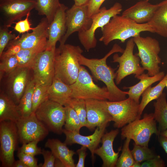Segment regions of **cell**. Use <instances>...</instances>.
Segmentation results:
<instances>
[{"label":"cell","instance_id":"8fae6325","mask_svg":"<svg viewBox=\"0 0 167 167\" xmlns=\"http://www.w3.org/2000/svg\"><path fill=\"white\" fill-rule=\"evenodd\" d=\"M108 111L114 122V127L119 128L135 120L140 119L139 103L128 97L117 101H106Z\"/></svg>","mask_w":167,"mask_h":167},{"label":"cell","instance_id":"7dc6e473","mask_svg":"<svg viewBox=\"0 0 167 167\" xmlns=\"http://www.w3.org/2000/svg\"><path fill=\"white\" fill-rule=\"evenodd\" d=\"M87 148L82 146L81 148L77 150V152L79 156V160L76 165V167H84L85 158L87 155L86 151Z\"/></svg>","mask_w":167,"mask_h":167},{"label":"cell","instance_id":"d590c367","mask_svg":"<svg viewBox=\"0 0 167 167\" xmlns=\"http://www.w3.org/2000/svg\"><path fill=\"white\" fill-rule=\"evenodd\" d=\"M68 105L71 106L76 113L82 127H86L87 125V112L85 100L71 98Z\"/></svg>","mask_w":167,"mask_h":167},{"label":"cell","instance_id":"9a60e30c","mask_svg":"<svg viewBox=\"0 0 167 167\" xmlns=\"http://www.w3.org/2000/svg\"><path fill=\"white\" fill-rule=\"evenodd\" d=\"M19 139L22 144L34 140L40 141L48 135L49 130L32 113L29 117L21 118L16 123Z\"/></svg>","mask_w":167,"mask_h":167},{"label":"cell","instance_id":"277c9868","mask_svg":"<svg viewBox=\"0 0 167 167\" xmlns=\"http://www.w3.org/2000/svg\"><path fill=\"white\" fill-rule=\"evenodd\" d=\"M122 139L128 138L137 145L148 146L153 134L159 135L153 113H145L143 118L138 119L123 127L121 130Z\"/></svg>","mask_w":167,"mask_h":167},{"label":"cell","instance_id":"bcb514c9","mask_svg":"<svg viewBox=\"0 0 167 167\" xmlns=\"http://www.w3.org/2000/svg\"><path fill=\"white\" fill-rule=\"evenodd\" d=\"M165 162L159 155H156L154 157L141 163V167H164Z\"/></svg>","mask_w":167,"mask_h":167},{"label":"cell","instance_id":"7a4b0ae2","mask_svg":"<svg viewBox=\"0 0 167 167\" xmlns=\"http://www.w3.org/2000/svg\"><path fill=\"white\" fill-rule=\"evenodd\" d=\"M83 50L79 46L65 44L56 48L54 55V77L70 85L77 79L81 65L79 56Z\"/></svg>","mask_w":167,"mask_h":167},{"label":"cell","instance_id":"44dd1931","mask_svg":"<svg viewBox=\"0 0 167 167\" xmlns=\"http://www.w3.org/2000/svg\"><path fill=\"white\" fill-rule=\"evenodd\" d=\"M119 132L118 130L116 129L104 134L101 139V146L96 148L94 152L95 154L98 156L102 160V167L116 166L121 148L118 152H115L113 143Z\"/></svg>","mask_w":167,"mask_h":167},{"label":"cell","instance_id":"d4e9b609","mask_svg":"<svg viewBox=\"0 0 167 167\" xmlns=\"http://www.w3.org/2000/svg\"><path fill=\"white\" fill-rule=\"evenodd\" d=\"M165 76L164 71H160L153 76H150L147 73H143L137 78L140 80L138 83L125 88L129 89L128 91V97L139 103L140 97L144 91L153 84L161 80Z\"/></svg>","mask_w":167,"mask_h":167},{"label":"cell","instance_id":"74e56055","mask_svg":"<svg viewBox=\"0 0 167 167\" xmlns=\"http://www.w3.org/2000/svg\"><path fill=\"white\" fill-rule=\"evenodd\" d=\"M0 79L6 74L12 71L18 67V62L16 55L1 58Z\"/></svg>","mask_w":167,"mask_h":167},{"label":"cell","instance_id":"f5cc1de1","mask_svg":"<svg viewBox=\"0 0 167 167\" xmlns=\"http://www.w3.org/2000/svg\"><path fill=\"white\" fill-rule=\"evenodd\" d=\"M141 165V163L135 161L131 167H140Z\"/></svg>","mask_w":167,"mask_h":167},{"label":"cell","instance_id":"7bdbcfd3","mask_svg":"<svg viewBox=\"0 0 167 167\" xmlns=\"http://www.w3.org/2000/svg\"><path fill=\"white\" fill-rule=\"evenodd\" d=\"M17 156L27 167H38L37 160L34 156L18 151Z\"/></svg>","mask_w":167,"mask_h":167},{"label":"cell","instance_id":"7c38bea8","mask_svg":"<svg viewBox=\"0 0 167 167\" xmlns=\"http://www.w3.org/2000/svg\"><path fill=\"white\" fill-rule=\"evenodd\" d=\"M55 50H45L36 56L31 67L36 84L45 86L51 84L54 77Z\"/></svg>","mask_w":167,"mask_h":167},{"label":"cell","instance_id":"8992f818","mask_svg":"<svg viewBox=\"0 0 167 167\" xmlns=\"http://www.w3.org/2000/svg\"><path fill=\"white\" fill-rule=\"evenodd\" d=\"M71 97L85 100H109V94L106 87H100L93 82L91 76L83 66H81L78 77L70 85Z\"/></svg>","mask_w":167,"mask_h":167},{"label":"cell","instance_id":"ee69618b","mask_svg":"<svg viewBox=\"0 0 167 167\" xmlns=\"http://www.w3.org/2000/svg\"><path fill=\"white\" fill-rule=\"evenodd\" d=\"M105 0H90L88 5V15L91 17L97 13L101 8V6Z\"/></svg>","mask_w":167,"mask_h":167},{"label":"cell","instance_id":"ac0fdd59","mask_svg":"<svg viewBox=\"0 0 167 167\" xmlns=\"http://www.w3.org/2000/svg\"><path fill=\"white\" fill-rule=\"evenodd\" d=\"M106 101L89 99L85 100L87 112L86 127L92 131L97 127L108 125L113 121L107 108Z\"/></svg>","mask_w":167,"mask_h":167},{"label":"cell","instance_id":"d6a6232c","mask_svg":"<svg viewBox=\"0 0 167 167\" xmlns=\"http://www.w3.org/2000/svg\"><path fill=\"white\" fill-rule=\"evenodd\" d=\"M41 52L34 49H21L16 55L18 62V67L31 68L35 58Z\"/></svg>","mask_w":167,"mask_h":167},{"label":"cell","instance_id":"f6af8a7d","mask_svg":"<svg viewBox=\"0 0 167 167\" xmlns=\"http://www.w3.org/2000/svg\"><path fill=\"white\" fill-rule=\"evenodd\" d=\"M41 154L44 159V162L41 167H54L56 158L52 152L51 151L43 149Z\"/></svg>","mask_w":167,"mask_h":167},{"label":"cell","instance_id":"f1b7e54d","mask_svg":"<svg viewBox=\"0 0 167 167\" xmlns=\"http://www.w3.org/2000/svg\"><path fill=\"white\" fill-rule=\"evenodd\" d=\"M167 81V73L158 84L153 87H149L143 93L139 109L140 116L147 105L152 101L156 100L162 94Z\"/></svg>","mask_w":167,"mask_h":167},{"label":"cell","instance_id":"e575fe53","mask_svg":"<svg viewBox=\"0 0 167 167\" xmlns=\"http://www.w3.org/2000/svg\"><path fill=\"white\" fill-rule=\"evenodd\" d=\"M49 86H45L36 84L32 97V111L35 113L38 107L48 99Z\"/></svg>","mask_w":167,"mask_h":167},{"label":"cell","instance_id":"4dcf8cb0","mask_svg":"<svg viewBox=\"0 0 167 167\" xmlns=\"http://www.w3.org/2000/svg\"><path fill=\"white\" fill-rule=\"evenodd\" d=\"M61 4L59 0H36L35 9L38 15L45 16L49 24Z\"/></svg>","mask_w":167,"mask_h":167},{"label":"cell","instance_id":"ab89813d","mask_svg":"<svg viewBox=\"0 0 167 167\" xmlns=\"http://www.w3.org/2000/svg\"><path fill=\"white\" fill-rule=\"evenodd\" d=\"M39 142L38 140H34L23 144L18 151L34 156L41 154L42 150L37 146Z\"/></svg>","mask_w":167,"mask_h":167},{"label":"cell","instance_id":"30bf717a","mask_svg":"<svg viewBox=\"0 0 167 167\" xmlns=\"http://www.w3.org/2000/svg\"><path fill=\"white\" fill-rule=\"evenodd\" d=\"M19 136L16 123L9 121L0 122V160L1 166L12 167L14 153Z\"/></svg>","mask_w":167,"mask_h":167},{"label":"cell","instance_id":"6f0895ef","mask_svg":"<svg viewBox=\"0 0 167 167\" xmlns=\"http://www.w3.org/2000/svg\"><path fill=\"white\" fill-rule=\"evenodd\" d=\"M126 1H128V0H126Z\"/></svg>","mask_w":167,"mask_h":167},{"label":"cell","instance_id":"f546056e","mask_svg":"<svg viewBox=\"0 0 167 167\" xmlns=\"http://www.w3.org/2000/svg\"><path fill=\"white\" fill-rule=\"evenodd\" d=\"M166 96V93L163 92L160 97L156 100V101L153 104L154 107L153 114L155 120L159 123L158 131L159 135L160 132L167 129V101Z\"/></svg>","mask_w":167,"mask_h":167},{"label":"cell","instance_id":"8d00e7d4","mask_svg":"<svg viewBox=\"0 0 167 167\" xmlns=\"http://www.w3.org/2000/svg\"><path fill=\"white\" fill-rule=\"evenodd\" d=\"M131 139L126 138L122 149V152L118 158L116 167H131L135 161L132 156L129 145Z\"/></svg>","mask_w":167,"mask_h":167},{"label":"cell","instance_id":"f907efd6","mask_svg":"<svg viewBox=\"0 0 167 167\" xmlns=\"http://www.w3.org/2000/svg\"><path fill=\"white\" fill-rule=\"evenodd\" d=\"M12 167H27V166L23 161L19 159L16 161H15Z\"/></svg>","mask_w":167,"mask_h":167},{"label":"cell","instance_id":"db71d44e","mask_svg":"<svg viewBox=\"0 0 167 167\" xmlns=\"http://www.w3.org/2000/svg\"><path fill=\"white\" fill-rule=\"evenodd\" d=\"M159 135H160L167 138V129L160 132Z\"/></svg>","mask_w":167,"mask_h":167},{"label":"cell","instance_id":"d6986e66","mask_svg":"<svg viewBox=\"0 0 167 167\" xmlns=\"http://www.w3.org/2000/svg\"><path fill=\"white\" fill-rule=\"evenodd\" d=\"M107 125L97 127L91 135L84 136L79 133L67 131L63 129V133L66 136L64 142L67 145L78 144L86 147L91 153L92 163L95 160L94 152L101 142V138L104 134Z\"/></svg>","mask_w":167,"mask_h":167},{"label":"cell","instance_id":"2e32d148","mask_svg":"<svg viewBox=\"0 0 167 167\" xmlns=\"http://www.w3.org/2000/svg\"><path fill=\"white\" fill-rule=\"evenodd\" d=\"M66 16L67 31L59 42V46L65 44L68 37L75 32L79 33L89 29L92 22V18L88 15V5L74 4L66 10Z\"/></svg>","mask_w":167,"mask_h":167},{"label":"cell","instance_id":"ba28073f","mask_svg":"<svg viewBox=\"0 0 167 167\" xmlns=\"http://www.w3.org/2000/svg\"><path fill=\"white\" fill-rule=\"evenodd\" d=\"M135 44L133 38L126 42V47L122 55L119 56L116 53L113 57V62L119 64L115 79L116 84H119L122 80L127 76L134 74L137 78L144 73V69L141 66L140 59L136 54H134Z\"/></svg>","mask_w":167,"mask_h":167},{"label":"cell","instance_id":"1f68e13d","mask_svg":"<svg viewBox=\"0 0 167 167\" xmlns=\"http://www.w3.org/2000/svg\"><path fill=\"white\" fill-rule=\"evenodd\" d=\"M64 106L65 109V129L67 131L79 133L82 126L76 113L70 105H67Z\"/></svg>","mask_w":167,"mask_h":167},{"label":"cell","instance_id":"4fadbf2b","mask_svg":"<svg viewBox=\"0 0 167 167\" xmlns=\"http://www.w3.org/2000/svg\"><path fill=\"white\" fill-rule=\"evenodd\" d=\"M36 0H0V11L3 25L11 26L35 9Z\"/></svg>","mask_w":167,"mask_h":167},{"label":"cell","instance_id":"11a10c76","mask_svg":"<svg viewBox=\"0 0 167 167\" xmlns=\"http://www.w3.org/2000/svg\"><path fill=\"white\" fill-rule=\"evenodd\" d=\"M165 87L167 88V81L166 82V84H165Z\"/></svg>","mask_w":167,"mask_h":167},{"label":"cell","instance_id":"681fc988","mask_svg":"<svg viewBox=\"0 0 167 167\" xmlns=\"http://www.w3.org/2000/svg\"><path fill=\"white\" fill-rule=\"evenodd\" d=\"M74 4L77 6L88 5L90 0H74Z\"/></svg>","mask_w":167,"mask_h":167},{"label":"cell","instance_id":"5bb4252c","mask_svg":"<svg viewBox=\"0 0 167 167\" xmlns=\"http://www.w3.org/2000/svg\"><path fill=\"white\" fill-rule=\"evenodd\" d=\"M31 71L30 68L18 67L3 76L5 77V91H3L17 105L33 77L31 76Z\"/></svg>","mask_w":167,"mask_h":167},{"label":"cell","instance_id":"cb8c5ba5","mask_svg":"<svg viewBox=\"0 0 167 167\" xmlns=\"http://www.w3.org/2000/svg\"><path fill=\"white\" fill-rule=\"evenodd\" d=\"M72 90L70 85L61 79L54 77L48 90V99L64 106L68 105L71 98Z\"/></svg>","mask_w":167,"mask_h":167},{"label":"cell","instance_id":"5b68a950","mask_svg":"<svg viewBox=\"0 0 167 167\" xmlns=\"http://www.w3.org/2000/svg\"><path fill=\"white\" fill-rule=\"evenodd\" d=\"M133 38L138 49L137 54L147 74L150 76H153L160 72L159 65L161 60L159 56L161 48L158 41L150 36L143 37L140 35Z\"/></svg>","mask_w":167,"mask_h":167},{"label":"cell","instance_id":"4316f807","mask_svg":"<svg viewBox=\"0 0 167 167\" xmlns=\"http://www.w3.org/2000/svg\"><path fill=\"white\" fill-rule=\"evenodd\" d=\"M158 5L153 17L148 23L155 33L167 37V0L163 1Z\"/></svg>","mask_w":167,"mask_h":167},{"label":"cell","instance_id":"9c48e42d","mask_svg":"<svg viewBox=\"0 0 167 167\" xmlns=\"http://www.w3.org/2000/svg\"><path fill=\"white\" fill-rule=\"evenodd\" d=\"M35 114L49 131L58 134L63 133L64 125L65 109L63 105L49 99L37 109Z\"/></svg>","mask_w":167,"mask_h":167},{"label":"cell","instance_id":"9f6ffc18","mask_svg":"<svg viewBox=\"0 0 167 167\" xmlns=\"http://www.w3.org/2000/svg\"><path fill=\"white\" fill-rule=\"evenodd\" d=\"M145 0V1H150V0Z\"/></svg>","mask_w":167,"mask_h":167},{"label":"cell","instance_id":"e0dca14e","mask_svg":"<svg viewBox=\"0 0 167 167\" xmlns=\"http://www.w3.org/2000/svg\"><path fill=\"white\" fill-rule=\"evenodd\" d=\"M49 25L45 17L43 18L37 26L30 33L22 34L18 36L15 41L22 49H34L40 52L46 49L48 38V29Z\"/></svg>","mask_w":167,"mask_h":167},{"label":"cell","instance_id":"836d02e7","mask_svg":"<svg viewBox=\"0 0 167 167\" xmlns=\"http://www.w3.org/2000/svg\"><path fill=\"white\" fill-rule=\"evenodd\" d=\"M131 152L135 161L141 163L154 157L156 155L148 146L135 143Z\"/></svg>","mask_w":167,"mask_h":167},{"label":"cell","instance_id":"60d3db41","mask_svg":"<svg viewBox=\"0 0 167 167\" xmlns=\"http://www.w3.org/2000/svg\"><path fill=\"white\" fill-rule=\"evenodd\" d=\"M30 13H29L28 14L25 19L15 22L14 29L19 34H23L28 32L30 30H32L34 29V28L31 27V24L29 20Z\"/></svg>","mask_w":167,"mask_h":167},{"label":"cell","instance_id":"f35d334b","mask_svg":"<svg viewBox=\"0 0 167 167\" xmlns=\"http://www.w3.org/2000/svg\"><path fill=\"white\" fill-rule=\"evenodd\" d=\"M8 28L4 25L0 27V56L10 42L18 37L13 33Z\"/></svg>","mask_w":167,"mask_h":167},{"label":"cell","instance_id":"c3c4849f","mask_svg":"<svg viewBox=\"0 0 167 167\" xmlns=\"http://www.w3.org/2000/svg\"><path fill=\"white\" fill-rule=\"evenodd\" d=\"M158 136V140L161 146L167 153V138L160 135Z\"/></svg>","mask_w":167,"mask_h":167},{"label":"cell","instance_id":"3957f363","mask_svg":"<svg viewBox=\"0 0 167 167\" xmlns=\"http://www.w3.org/2000/svg\"><path fill=\"white\" fill-rule=\"evenodd\" d=\"M102 36L99 40L106 45L116 40L124 43L129 38L140 35L141 32H148L155 33L148 23L139 24L122 15H116L101 29Z\"/></svg>","mask_w":167,"mask_h":167},{"label":"cell","instance_id":"83f0119b","mask_svg":"<svg viewBox=\"0 0 167 167\" xmlns=\"http://www.w3.org/2000/svg\"><path fill=\"white\" fill-rule=\"evenodd\" d=\"M36 84L33 77L28 82L24 93L17 105L18 110L21 118L29 117L32 111V97Z\"/></svg>","mask_w":167,"mask_h":167},{"label":"cell","instance_id":"816d5d0a","mask_svg":"<svg viewBox=\"0 0 167 167\" xmlns=\"http://www.w3.org/2000/svg\"><path fill=\"white\" fill-rule=\"evenodd\" d=\"M54 167H65V166L61 161L57 158H56L54 164Z\"/></svg>","mask_w":167,"mask_h":167},{"label":"cell","instance_id":"b9f144b4","mask_svg":"<svg viewBox=\"0 0 167 167\" xmlns=\"http://www.w3.org/2000/svg\"><path fill=\"white\" fill-rule=\"evenodd\" d=\"M7 46L6 50L3 51L0 58L16 55L22 49L20 45L16 41L15 39L11 41Z\"/></svg>","mask_w":167,"mask_h":167},{"label":"cell","instance_id":"7402d4cb","mask_svg":"<svg viewBox=\"0 0 167 167\" xmlns=\"http://www.w3.org/2000/svg\"><path fill=\"white\" fill-rule=\"evenodd\" d=\"M158 6L149 1L141 0L125 10L122 15L139 24L148 23L153 17Z\"/></svg>","mask_w":167,"mask_h":167},{"label":"cell","instance_id":"52a82bcc","mask_svg":"<svg viewBox=\"0 0 167 167\" xmlns=\"http://www.w3.org/2000/svg\"><path fill=\"white\" fill-rule=\"evenodd\" d=\"M122 10V5L116 2L108 9L104 6L91 18L92 22L88 30L78 33L79 39L85 49L89 51L95 48L96 45L97 40L95 32L99 28H102L113 16L120 14Z\"/></svg>","mask_w":167,"mask_h":167},{"label":"cell","instance_id":"ffe728a7","mask_svg":"<svg viewBox=\"0 0 167 167\" xmlns=\"http://www.w3.org/2000/svg\"><path fill=\"white\" fill-rule=\"evenodd\" d=\"M68 7L61 4L54 19L48 29V38L46 45L47 50H55L58 41H61L67 31L66 13Z\"/></svg>","mask_w":167,"mask_h":167},{"label":"cell","instance_id":"6da1fadb","mask_svg":"<svg viewBox=\"0 0 167 167\" xmlns=\"http://www.w3.org/2000/svg\"><path fill=\"white\" fill-rule=\"evenodd\" d=\"M124 49L117 44H114L111 49L104 57L100 59L88 58L82 54L79 56V62L81 66L87 67L91 71L93 77L103 82L105 85L109 94V101H117L126 98L128 91H123L120 89L114 82L116 76L113 69L107 65V58L114 53H122Z\"/></svg>","mask_w":167,"mask_h":167},{"label":"cell","instance_id":"603a6c76","mask_svg":"<svg viewBox=\"0 0 167 167\" xmlns=\"http://www.w3.org/2000/svg\"><path fill=\"white\" fill-rule=\"evenodd\" d=\"M45 147L50 149L56 158L61 161L65 167H75L73 158L75 152L69 149L65 143L58 139H48Z\"/></svg>","mask_w":167,"mask_h":167},{"label":"cell","instance_id":"484cf974","mask_svg":"<svg viewBox=\"0 0 167 167\" xmlns=\"http://www.w3.org/2000/svg\"><path fill=\"white\" fill-rule=\"evenodd\" d=\"M21 118L17 105L2 90L0 93V122L9 121L16 123Z\"/></svg>","mask_w":167,"mask_h":167}]
</instances>
